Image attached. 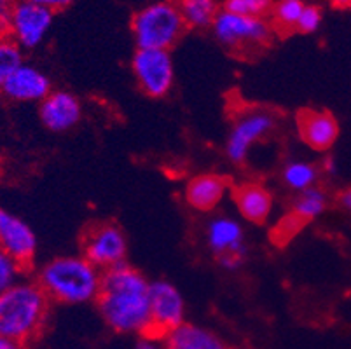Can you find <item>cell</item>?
Here are the masks:
<instances>
[{
    "label": "cell",
    "instance_id": "1",
    "mask_svg": "<svg viewBox=\"0 0 351 349\" xmlns=\"http://www.w3.org/2000/svg\"><path fill=\"white\" fill-rule=\"evenodd\" d=\"M95 302L110 330L138 337L151 334V281L132 265L105 271Z\"/></svg>",
    "mask_w": 351,
    "mask_h": 349
},
{
    "label": "cell",
    "instance_id": "2",
    "mask_svg": "<svg viewBox=\"0 0 351 349\" xmlns=\"http://www.w3.org/2000/svg\"><path fill=\"white\" fill-rule=\"evenodd\" d=\"M101 276L104 273L84 255H63L40 267L37 283L49 300L77 306L97 300Z\"/></svg>",
    "mask_w": 351,
    "mask_h": 349
},
{
    "label": "cell",
    "instance_id": "3",
    "mask_svg": "<svg viewBox=\"0 0 351 349\" xmlns=\"http://www.w3.org/2000/svg\"><path fill=\"white\" fill-rule=\"evenodd\" d=\"M49 306V297L37 281H18L0 292V335L27 344L43 332Z\"/></svg>",
    "mask_w": 351,
    "mask_h": 349
},
{
    "label": "cell",
    "instance_id": "4",
    "mask_svg": "<svg viewBox=\"0 0 351 349\" xmlns=\"http://www.w3.org/2000/svg\"><path fill=\"white\" fill-rule=\"evenodd\" d=\"M186 32L175 2H152L132 18V34L136 49L170 51Z\"/></svg>",
    "mask_w": 351,
    "mask_h": 349
},
{
    "label": "cell",
    "instance_id": "5",
    "mask_svg": "<svg viewBox=\"0 0 351 349\" xmlns=\"http://www.w3.org/2000/svg\"><path fill=\"white\" fill-rule=\"evenodd\" d=\"M212 32L215 38L224 47L231 51L261 49L269 43L273 35V27L266 18L236 14L226 9H220L212 23Z\"/></svg>",
    "mask_w": 351,
    "mask_h": 349
},
{
    "label": "cell",
    "instance_id": "6",
    "mask_svg": "<svg viewBox=\"0 0 351 349\" xmlns=\"http://www.w3.org/2000/svg\"><path fill=\"white\" fill-rule=\"evenodd\" d=\"M276 115L266 108H248L232 123L226 140V154L234 165H243L255 143L267 139L276 128Z\"/></svg>",
    "mask_w": 351,
    "mask_h": 349
},
{
    "label": "cell",
    "instance_id": "7",
    "mask_svg": "<svg viewBox=\"0 0 351 349\" xmlns=\"http://www.w3.org/2000/svg\"><path fill=\"white\" fill-rule=\"evenodd\" d=\"M206 246L220 267L236 271L247 257V243L241 222L232 217H213L205 229Z\"/></svg>",
    "mask_w": 351,
    "mask_h": 349
},
{
    "label": "cell",
    "instance_id": "8",
    "mask_svg": "<svg viewBox=\"0 0 351 349\" xmlns=\"http://www.w3.org/2000/svg\"><path fill=\"white\" fill-rule=\"evenodd\" d=\"M126 254V234L117 224H95L82 236V255L101 273L124 264Z\"/></svg>",
    "mask_w": 351,
    "mask_h": 349
},
{
    "label": "cell",
    "instance_id": "9",
    "mask_svg": "<svg viewBox=\"0 0 351 349\" xmlns=\"http://www.w3.org/2000/svg\"><path fill=\"white\" fill-rule=\"evenodd\" d=\"M132 70L136 84L151 98H162L173 86L175 69L170 51L136 49L132 60Z\"/></svg>",
    "mask_w": 351,
    "mask_h": 349
},
{
    "label": "cell",
    "instance_id": "10",
    "mask_svg": "<svg viewBox=\"0 0 351 349\" xmlns=\"http://www.w3.org/2000/svg\"><path fill=\"white\" fill-rule=\"evenodd\" d=\"M54 23V12L20 0L9 19L8 35L21 49H35L46 40Z\"/></svg>",
    "mask_w": 351,
    "mask_h": 349
},
{
    "label": "cell",
    "instance_id": "11",
    "mask_svg": "<svg viewBox=\"0 0 351 349\" xmlns=\"http://www.w3.org/2000/svg\"><path fill=\"white\" fill-rule=\"evenodd\" d=\"M186 323V300L170 281L151 283V334L165 337Z\"/></svg>",
    "mask_w": 351,
    "mask_h": 349
},
{
    "label": "cell",
    "instance_id": "12",
    "mask_svg": "<svg viewBox=\"0 0 351 349\" xmlns=\"http://www.w3.org/2000/svg\"><path fill=\"white\" fill-rule=\"evenodd\" d=\"M0 248L21 265H30L37 254V236L34 229L12 211L0 206Z\"/></svg>",
    "mask_w": 351,
    "mask_h": 349
},
{
    "label": "cell",
    "instance_id": "13",
    "mask_svg": "<svg viewBox=\"0 0 351 349\" xmlns=\"http://www.w3.org/2000/svg\"><path fill=\"white\" fill-rule=\"evenodd\" d=\"M40 123L53 133H65L82 119V105L70 91H51L39 104Z\"/></svg>",
    "mask_w": 351,
    "mask_h": 349
},
{
    "label": "cell",
    "instance_id": "14",
    "mask_svg": "<svg viewBox=\"0 0 351 349\" xmlns=\"http://www.w3.org/2000/svg\"><path fill=\"white\" fill-rule=\"evenodd\" d=\"M51 91L53 89L47 73L30 63H23L0 89L8 100L16 104H40Z\"/></svg>",
    "mask_w": 351,
    "mask_h": 349
},
{
    "label": "cell",
    "instance_id": "15",
    "mask_svg": "<svg viewBox=\"0 0 351 349\" xmlns=\"http://www.w3.org/2000/svg\"><path fill=\"white\" fill-rule=\"evenodd\" d=\"M229 192V182L222 175L201 173L191 178L184 187V200L187 206L199 213H208L219 208Z\"/></svg>",
    "mask_w": 351,
    "mask_h": 349
},
{
    "label": "cell",
    "instance_id": "16",
    "mask_svg": "<svg viewBox=\"0 0 351 349\" xmlns=\"http://www.w3.org/2000/svg\"><path fill=\"white\" fill-rule=\"evenodd\" d=\"M298 133L306 145L325 152L336 143L339 124L330 112L304 110L298 115Z\"/></svg>",
    "mask_w": 351,
    "mask_h": 349
},
{
    "label": "cell",
    "instance_id": "17",
    "mask_svg": "<svg viewBox=\"0 0 351 349\" xmlns=\"http://www.w3.org/2000/svg\"><path fill=\"white\" fill-rule=\"evenodd\" d=\"M234 204L238 213L250 224H264L273 211V194L269 189L257 182H247L234 189Z\"/></svg>",
    "mask_w": 351,
    "mask_h": 349
},
{
    "label": "cell",
    "instance_id": "18",
    "mask_svg": "<svg viewBox=\"0 0 351 349\" xmlns=\"http://www.w3.org/2000/svg\"><path fill=\"white\" fill-rule=\"evenodd\" d=\"M162 339L166 349H228L215 332L196 323H182Z\"/></svg>",
    "mask_w": 351,
    "mask_h": 349
},
{
    "label": "cell",
    "instance_id": "19",
    "mask_svg": "<svg viewBox=\"0 0 351 349\" xmlns=\"http://www.w3.org/2000/svg\"><path fill=\"white\" fill-rule=\"evenodd\" d=\"M328 197L320 187H311L308 191L299 192L292 203L290 217H287L285 222L289 224L287 230H295L304 224L318 219V217L327 210Z\"/></svg>",
    "mask_w": 351,
    "mask_h": 349
},
{
    "label": "cell",
    "instance_id": "20",
    "mask_svg": "<svg viewBox=\"0 0 351 349\" xmlns=\"http://www.w3.org/2000/svg\"><path fill=\"white\" fill-rule=\"evenodd\" d=\"M186 28L203 30L212 28L213 19L219 14L215 0H177L175 2Z\"/></svg>",
    "mask_w": 351,
    "mask_h": 349
},
{
    "label": "cell",
    "instance_id": "21",
    "mask_svg": "<svg viewBox=\"0 0 351 349\" xmlns=\"http://www.w3.org/2000/svg\"><path fill=\"white\" fill-rule=\"evenodd\" d=\"M318 178H320L318 166L306 161V159H293V161L287 163L282 169L283 184L295 194L308 191L311 187H317Z\"/></svg>",
    "mask_w": 351,
    "mask_h": 349
},
{
    "label": "cell",
    "instance_id": "22",
    "mask_svg": "<svg viewBox=\"0 0 351 349\" xmlns=\"http://www.w3.org/2000/svg\"><path fill=\"white\" fill-rule=\"evenodd\" d=\"M23 63V49L9 35H0V89Z\"/></svg>",
    "mask_w": 351,
    "mask_h": 349
},
{
    "label": "cell",
    "instance_id": "23",
    "mask_svg": "<svg viewBox=\"0 0 351 349\" xmlns=\"http://www.w3.org/2000/svg\"><path fill=\"white\" fill-rule=\"evenodd\" d=\"M306 2L302 0H278L271 9L274 27L280 30H295Z\"/></svg>",
    "mask_w": 351,
    "mask_h": 349
},
{
    "label": "cell",
    "instance_id": "24",
    "mask_svg": "<svg viewBox=\"0 0 351 349\" xmlns=\"http://www.w3.org/2000/svg\"><path fill=\"white\" fill-rule=\"evenodd\" d=\"M25 269H27L25 265H21L14 257H11L8 252L0 248V292H4L12 285L23 280L21 276H23Z\"/></svg>",
    "mask_w": 351,
    "mask_h": 349
},
{
    "label": "cell",
    "instance_id": "25",
    "mask_svg": "<svg viewBox=\"0 0 351 349\" xmlns=\"http://www.w3.org/2000/svg\"><path fill=\"white\" fill-rule=\"evenodd\" d=\"M274 0H226V11L236 12V14L254 16V18H264L273 9Z\"/></svg>",
    "mask_w": 351,
    "mask_h": 349
},
{
    "label": "cell",
    "instance_id": "26",
    "mask_svg": "<svg viewBox=\"0 0 351 349\" xmlns=\"http://www.w3.org/2000/svg\"><path fill=\"white\" fill-rule=\"evenodd\" d=\"M322 19H324V16H322V9L318 5L306 4L295 30L302 32V34H313V32H317L320 28Z\"/></svg>",
    "mask_w": 351,
    "mask_h": 349
},
{
    "label": "cell",
    "instance_id": "27",
    "mask_svg": "<svg viewBox=\"0 0 351 349\" xmlns=\"http://www.w3.org/2000/svg\"><path fill=\"white\" fill-rule=\"evenodd\" d=\"M20 0H0V35H8L9 19Z\"/></svg>",
    "mask_w": 351,
    "mask_h": 349
},
{
    "label": "cell",
    "instance_id": "28",
    "mask_svg": "<svg viewBox=\"0 0 351 349\" xmlns=\"http://www.w3.org/2000/svg\"><path fill=\"white\" fill-rule=\"evenodd\" d=\"M135 349H166V344L162 337H158L154 334H145L140 335L135 344Z\"/></svg>",
    "mask_w": 351,
    "mask_h": 349
},
{
    "label": "cell",
    "instance_id": "29",
    "mask_svg": "<svg viewBox=\"0 0 351 349\" xmlns=\"http://www.w3.org/2000/svg\"><path fill=\"white\" fill-rule=\"evenodd\" d=\"M27 2H32V4H37V5H40V8H46V9H49V11L56 12V11H62V9L69 8L73 0H27Z\"/></svg>",
    "mask_w": 351,
    "mask_h": 349
},
{
    "label": "cell",
    "instance_id": "30",
    "mask_svg": "<svg viewBox=\"0 0 351 349\" xmlns=\"http://www.w3.org/2000/svg\"><path fill=\"white\" fill-rule=\"evenodd\" d=\"M0 349H27V344L5 337V335H0Z\"/></svg>",
    "mask_w": 351,
    "mask_h": 349
},
{
    "label": "cell",
    "instance_id": "31",
    "mask_svg": "<svg viewBox=\"0 0 351 349\" xmlns=\"http://www.w3.org/2000/svg\"><path fill=\"white\" fill-rule=\"evenodd\" d=\"M339 204L344 208V210H348L351 213V187L346 189V191L341 192Z\"/></svg>",
    "mask_w": 351,
    "mask_h": 349
},
{
    "label": "cell",
    "instance_id": "32",
    "mask_svg": "<svg viewBox=\"0 0 351 349\" xmlns=\"http://www.w3.org/2000/svg\"><path fill=\"white\" fill-rule=\"evenodd\" d=\"M332 5H336V8H351V0H328Z\"/></svg>",
    "mask_w": 351,
    "mask_h": 349
},
{
    "label": "cell",
    "instance_id": "33",
    "mask_svg": "<svg viewBox=\"0 0 351 349\" xmlns=\"http://www.w3.org/2000/svg\"><path fill=\"white\" fill-rule=\"evenodd\" d=\"M302 2H306V0H302Z\"/></svg>",
    "mask_w": 351,
    "mask_h": 349
}]
</instances>
